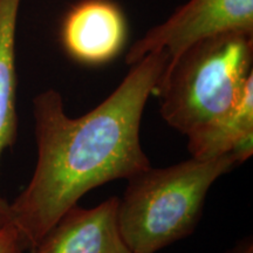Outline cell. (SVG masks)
Masks as SVG:
<instances>
[{"instance_id": "5b68a950", "label": "cell", "mask_w": 253, "mask_h": 253, "mask_svg": "<svg viewBox=\"0 0 253 253\" xmlns=\"http://www.w3.org/2000/svg\"><path fill=\"white\" fill-rule=\"evenodd\" d=\"M128 19L114 0H80L62 19L60 42L69 58L82 65L113 61L125 49Z\"/></svg>"}, {"instance_id": "30bf717a", "label": "cell", "mask_w": 253, "mask_h": 253, "mask_svg": "<svg viewBox=\"0 0 253 253\" xmlns=\"http://www.w3.org/2000/svg\"><path fill=\"white\" fill-rule=\"evenodd\" d=\"M224 253H253V239L251 236L237 242L232 248Z\"/></svg>"}, {"instance_id": "ba28073f", "label": "cell", "mask_w": 253, "mask_h": 253, "mask_svg": "<svg viewBox=\"0 0 253 253\" xmlns=\"http://www.w3.org/2000/svg\"><path fill=\"white\" fill-rule=\"evenodd\" d=\"M191 157L212 158L232 155L245 162L253 151V82L246 88L235 110L211 130L189 140Z\"/></svg>"}, {"instance_id": "6da1fadb", "label": "cell", "mask_w": 253, "mask_h": 253, "mask_svg": "<svg viewBox=\"0 0 253 253\" xmlns=\"http://www.w3.org/2000/svg\"><path fill=\"white\" fill-rule=\"evenodd\" d=\"M168 61L164 50L147 54L130 66L106 100L77 119L66 114L58 90L49 88L34 97L37 166L26 188L9 204L11 224L25 250L36 248L88 191L151 167L141 145V120Z\"/></svg>"}, {"instance_id": "8992f818", "label": "cell", "mask_w": 253, "mask_h": 253, "mask_svg": "<svg viewBox=\"0 0 253 253\" xmlns=\"http://www.w3.org/2000/svg\"><path fill=\"white\" fill-rule=\"evenodd\" d=\"M118 197L93 209H69L31 253H131L119 226Z\"/></svg>"}, {"instance_id": "9c48e42d", "label": "cell", "mask_w": 253, "mask_h": 253, "mask_svg": "<svg viewBox=\"0 0 253 253\" xmlns=\"http://www.w3.org/2000/svg\"><path fill=\"white\" fill-rule=\"evenodd\" d=\"M18 231L12 224L0 227V253H25Z\"/></svg>"}, {"instance_id": "3957f363", "label": "cell", "mask_w": 253, "mask_h": 253, "mask_svg": "<svg viewBox=\"0 0 253 253\" xmlns=\"http://www.w3.org/2000/svg\"><path fill=\"white\" fill-rule=\"evenodd\" d=\"M238 162L232 155L191 157L130 177L119 201L122 238L131 253H156L194 232L209 190Z\"/></svg>"}, {"instance_id": "52a82bcc", "label": "cell", "mask_w": 253, "mask_h": 253, "mask_svg": "<svg viewBox=\"0 0 253 253\" xmlns=\"http://www.w3.org/2000/svg\"><path fill=\"white\" fill-rule=\"evenodd\" d=\"M21 0H0V160L18 134L15 39ZM11 224L9 203L0 195V227Z\"/></svg>"}, {"instance_id": "277c9868", "label": "cell", "mask_w": 253, "mask_h": 253, "mask_svg": "<svg viewBox=\"0 0 253 253\" xmlns=\"http://www.w3.org/2000/svg\"><path fill=\"white\" fill-rule=\"evenodd\" d=\"M235 32L253 34V0H189L135 41L125 61L131 66L164 50L170 65L198 41Z\"/></svg>"}, {"instance_id": "7a4b0ae2", "label": "cell", "mask_w": 253, "mask_h": 253, "mask_svg": "<svg viewBox=\"0 0 253 253\" xmlns=\"http://www.w3.org/2000/svg\"><path fill=\"white\" fill-rule=\"evenodd\" d=\"M253 82V34L201 40L167 65L156 94L164 121L188 140L202 136L235 110Z\"/></svg>"}]
</instances>
